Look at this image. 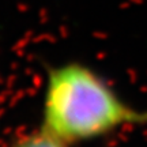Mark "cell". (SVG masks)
<instances>
[{
    "instance_id": "2",
    "label": "cell",
    "mask_w": 147,
    "mask_h": 147,
    "mask_svg": "<svg viewBox=\"0 0 147 147\" xmlns=\"http://www.w3.org/2000/svg\"><path fill=\"white\" fill-rule=\"evenodd\" d=\"M16 147H65V143L45 131L22 140Z\"/></svg>"
},
{
    "instance_id": "1",
    "label": "cell",
    "mask_w": 147,
    "mask_h": 147,
    "mask_svg": "<svg viewBox=\"0 0 147 147\" xmlns=\"http://www.w3.org/2000/svg\"><path fill=\"white\" fill-rule=\"evenodd\" d=\"M147 125V110L135 108L101 75L82 64L55 69L45 98V131L61 142H86L124 127Z\"/></svg>"
}]
</instances>
